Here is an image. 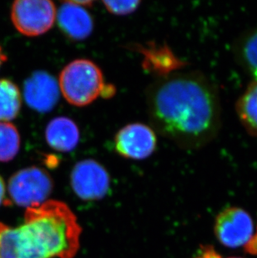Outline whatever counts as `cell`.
<instances>
[{"instance_id":"1","label":"cell","mask_w":257,"mask_h":258,"mask_svg":"<svg viewBox=\"0 0 257 258\" xmlns=\"http://www.w3.org/2000/svg\"><path fill=\"white\" fill-rule=\"evenodd\" d=\"M148 115L155 132L180 148L197 150L221 129L218 90L198 71L170 74L149 86Z\"/></svg>"},{"instance_id":"2","label":"cell","mask_w":257,"mask_h":258,"mask_svg":"<svg viewBox=\"0 0 257 258\" xmlns=\"http://www.w3.org/2000/svg\"><path fill=\"white\" fill-rule=\"evenodd\" d=\"M81 233L77 217L66 202L47 201L25 210L19 227L0 222V258H74Z\"/></svg>"},{"instance_id":"3","label":"cell","mask_w":257,"mask_h":258,"mask_svg":"<svg viewBox=\"0 0 257 258\" xmlns=\"http://www.w3.org/2000/svg\"><path fill=\"white\" fill-rule=\"evenodd\" d=\"M58 86L67 102L75 106L90 105L102 92V71L92 61H72L61 71Z\"/></svg>"},{"instance_id":"4","label":"cell","mask_w":257,"mask_h":258,"mask_svg":"<svg viewBox=\"0 0 257 258\" xmlns=\"http://www.w3.org/2000/svg\"><path fill=\"white\" fill-rule=\"evenodd\" d=\"M53 189L51 176L36 166L22 169L10 177L8 191L15 204L25 210L46 202Z\"/></svg>"},{"instance_id":"5","label":"cell","mask_w":257,"mask_h":258,"mask_svg":"<svg viewBox=\"0 0 257 258\" xmlns=\"http://www.w3.org/2000/svg\"><path fill=\"white\" fill-rule=\"evenodd\" d=\"M56 9L49 0H20L14 3L11 20L18 31L26 36H39L51 29Z\"/></svg>"},{"instance_id":"6","label":"cell","mask_w":257,"mask_h":258,"mask_svg":"<svg viewBox=\"0 0 257 258\" xmlns=\"http://www.w3.org/2000/svg\"><path fill=\"white\" fill-rule=\"evenodd\" d=\"M215 236L228 248L245 246L255 232L252 217L245 210L230 207L222 210L215 220Z\"/></svg>"},{"instance_id":"7","label":"cell","mask_w":257,"mask_h":258,"mask_svg":"<svg viewBox=\"0 0 257 258\" xmlns=\"http://www.w3.org/2000/svg\"><path fill=\"white\" fill-rule=\"evenodd\" d=\"M71 185L78 198L85 202L100 201L108 194L110 186L109 173L94 160L76 164L71 174Z\"/></svg>"},{"instance_id":"8","label":"cell","mask_w":257,"mask_h":258,"mask_svg":"<svg viewBox=\"0 0 257 258\" xmlns=\"http://www.w3.org/2000/svg\"><path fill=\"white\" fill-rule=\"evenodd\" d=\"M156 144L154 130L141 123L127 124L119 130L114 138L117 152L131 160H143L151 156Z\"/></svg>"},{"instance_id":"9","label":"cell","mask_w":257,"mask_h":258,"mask_svg":"<svg viewBox=\"0 0 257 258\" xmlns=\"http://www.w3.org/2000/svg\"><path fill=\"white\" fill-rule=\"evenodd\" d=\"M24 96L29 107L38 112L50 111L59 98L58 82L49 73L37 71L25 81Z\"/></svg>"},{"instance_id":"10","label":"cell","mask_w":257,"mask_h":258,"mask_svg":"<svg viewBox=\"0 0 257 258\" xmlns=\"http://www.w3.org/2000/svg\"><path fill=\"white\" fill-rule=\"evenodd\" d=\"M56 15L58 26L69 38L84 40L92 33V17L85 8L72 1L63 3Z\"/></svg>"},{"instance_id":"11","label":"cell","mask_w":257,"mask_h":258,"mask_svg":"<svg viewBox=\"0 0 257 258\" xmlns=\"http://www.w3.org/2000/svg\"><path fill=\"white\" fill-rule=\"evenodd\" d=\"M47 143L53 150L68 152L76 148L80 141L77 124L67 117L52 119L45 130Z\"/></svg>"},{"instance_id":"12","label":"cell","mask_w":257,"mask_h":258,"mask_svg":"<svg viewBox=\"0 0 257 258\" xmlns=\"http://www.w3.org/2000/svg\"><path fill=\"white\" fill-rule=\"evenodd\" d=\"M235 60L245 73L257 80V26L238 37L233 46Z\"/></svg>"},{"instance_id":"13","label":"cell","mask_w":257,"mask_h":258,"mask_svg":"<svg viewBox=\"0 0 257 258\" xmlns=\"http://www.w3.org/2000/svg\"><path fill=\"white\" fill-rule=\"evenodd\" d=\"M235 111L248 134L257 137V80H253L240 95Z\"/></svg>"},{"instance_id":"14","label":"cell","mask_w":257,"mask_h":258,"mask_svg":"<svg viewBox=\"0 0 257 258\" xmlns=\"http://www.w3.org/2000/svg\"><path fill=\"white\" fill-rule=\"evenodd\" d=\"M20 107L21 95L18 86L9 80H0V120L15 119Z\"/></svg>"},{"instance_id":"15","label":"cell","mask_w":257,"mask_h":258,"mask_svg":"<svg viewBox=\"0 0 257 258\" xmlns=\"http://www.w3.org/2000/svg\"><path fill=\"white\" fill-rule=\"evenodd\" d=\"M20 148V137L17 128L9 122H0V161H12Z\"/></svg>"},{"instance_id":"16","label":"cell","mask_w":257,"mask_h":258,"mask_svg":"<svg viewBox=\"0 0 257 258\" xmlns=\"http://www.w3.org/2000/svg\"><path fill=\"white\" fill-rule=\"evenodd\" d=\"M107 10L113 15H126L135 12L140 1H104L103 2Z\"/></svg>"},{"instance_id":"17","label":"cell","mask_w":257,"mask_h":258,"mask_svg":"<svg viewBox=\"0 0 257 258\" xmlns=\"http://www.w3.org/2000/svg\"><path fill=\"white\" fill-rule=\"evenodd\" d=\"M201 256L203 258H222L211 245H202L201 246Z\"/></svg>"},{"instance_id":"18","label":"cell","mask_w":257,"mask_h":258,"mask_svg":"<svg viewBox=\"0 0 257 258\" xmlns=\"http://www.w3.org/2000/svg\"><path fill=\"white\" fill-rule=\"evenodd\" d=\"M245 248L248 253L257 256V228L250 241H248V243L245 245Z\"/></svg>"},{"instance_id":"19","label":"cell","mask_w":257,"mask_h":258,"mask_svg":"<svg viewBox=\"0 0 257 258\" xmlns=\"http://www.w3.org/2000/svg\"><path fill=\"white\" fill-rule=\"evenodd\" d=\"M6 194V186H5V180L2 176H0V206L4 204H8L7 200L5 199Z\"/></svg>"},{"instance_id":"20","label":"cell","mask_w":257,"mask_h":258,"mask_svg":"<svg viewBox=\"0 0 257 258\" xmlns=\"http://www.w3.org/2000/svg\"><path fill=\"white\" fill-rule=\"evenodd\" d=\"M74 4H76V5H80V6H82V7H85V6H90V5H93L92 1H72Z\"/></svg>"},{"instance_id":"21","label":"cell","mask_w":257,"mask_h":258,"mask_svg":"<svg viewBox=\"0 0 257 258\" xmlns=\"http://www.w3.org/2000/svg\"><path fill=\"white\" fill-rule=\"evenodd\" d=\"M7 60V57L5 56V54L3 52L2 48L0 46V66H2L3 63H5Z\"/></svg>"},{"instance_id":"22","label":"cell","mask_w":257,"mask_h":258,"mask_svg":"<svg viewBox=\"0 0 257 258\" xmlns=\"http://www.w3.org/2000/svg\"><path fill=\"white\" fill-rule=\"evenodd\" d=\"M228 258H244V257H240V256H231V257Z\"/></svg>"},{"instance_id":"23","label":"cell","mask_w":257,"mask_h":258,"mask_svg":"<svg viewBox=\"0 0 257 258\" xmlns=\"http://www.w3.org/2000/svg\"><path fill=\"white\" fill-rule=\"evenodd\" d=\"M196 258H203L202 256H197V257Z\"/></svg>"}]
</instances>
